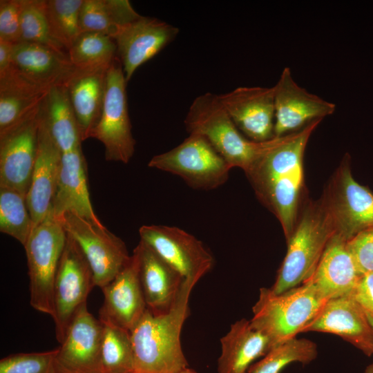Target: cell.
Returning <instances> with one entry per match:
<instances>
[{
	"label": "cell",
	"instance_id": "cell-27",
	"mask_svg": "<svg viewBox=\"0 0 373 373\" xmlns=\"http://www.w3.org/2000/svg\"><path fill=\"white\" fill-rule=\"evenodd\" d=\"M49 89L29 81L11 66L1 73L0 133L41 105Z\"/></svg>",
	"mask_w": 373,
	"mask_h": 373
},
{
	"label": "cell",
	"instance_id": "cell-26",
	"mask_svg": "<svg viewBox=\"0 0 373 373\" xmlns=\"http://www.w3.org/2000/svg\"><path fill=\"white\" fill-rule=\"evenodd\" d=\"M220 343L218 373H248L255 361L273 348L269 338L245 318L231 324Z\"/></svg>",
	"mask_w": 373,
	"mask_h": 373
},
{
	"label": "cell",
	"instance_id": "cell-33",
	"mask_svg": "<svg viewBox=\"0 0 373 373\" xmlns=\"http://www.w3.org/2000/svg\"><path fill=\"white\" fill-rule=\"evenodd\" d=\"M83 0H44L50 34L67 52L82 32L79 12Z\"/></svg>",
	"mask_w": 373,
	"mask_h": 373
},
{
	"label": "cell",
	"instance_id": "cell-22",
	"mask_svg": "<svg viewBox=\"0 0 373 373\" xmlns=\"http://www.w3.org/2000/svg\"><path fill=\"white\" fill-rule=\"evenodd\" d=\"M51 209L57 218L70 212L95 224L104 226L95 213L90 199L86 162L82 148L62 153Z\"/></svg>",
	"mask_w": 373,
	"mask_h": 373
},
{
	"label": "cell",
	"instance_id": "cell-16",
	"mask_svg": "<svg viewBox=\"0 0 373 373\" xmlns=\"http://www.w3.org/2000/svg\"><path fill=\"white\" fill-rule=\"evenodd\" d=\"M103 324L89 312L86 303L76 313L57 348L55 373H101Z\"/></svg>",
	"mask_w": 373,
	"mask_h": 373
},
{
	"label": "cell",
	"instance_id": "cell-12",
	"mask_svg": "<svg viewBox=\"0 0 373 373\" xmlns=\"http://www.w3.org/2000/svg\"><path fill=\"white\" fill-rule=\"evenodd\" d=\"M323 201L335 233L344 239L373 227V193L354 180L348 158L338 169Z\"/></svg>",
	"mask_w": 373,
	"mask_h": 373
},
{
	"label": "cell",
	"instance_id": "cell-28",
	"mask_svg": "<svg viewBox=\"0 0 373 373\" xmlns=\"http://www.w3.org/2000/svg\"><path fill=\"white\" fill-rule=\"evenodd\" d=\"M41 111L51 137L62 153L81 148L79 130L65 85L50 88Z\"/></svg>",
	"mask_w": 373,
	"mask_h": 373
},
{
	"label": "cell",
	"instance_id": "cell-25",
	"mask_svg": "<svg viewBox=\"0 0 373 373\" xmlns=\"http://www.w3.org/2000/svg\"><path fill=\"white\" fill-rule=\"evenodd\" d=\"M10 66L29 81L48 88L64 85L75 69L68 55L28 42L14 45Z\"/></svg>",
	"mask_w": 373,
	"mask_h": 373
},
{
	"label": "cell",
	"instance_id": "cell-13",
	"mask_svg": "<svg viewBox=\"0 0 373 373\" xmlns=\"http://www.w3.org/2000/svg\"><path fill=\"white\" fill-rule=\"evenodd\" d=\"M140 240L176 270L184 278L196 283L212 268L214 259L203 243L176 227L143 225Z\"/></svg>",
	"mask_w": 373,
	"mask_h": 373
},
{
	"label": "cell",
	"instance_id": "cell-19",
	"mask_svg": "<svg viewBox=\"0 0 373 373\" xmlns=\"http://www.w3.org/2000/svg\"><path fill=\"white\" fill-rule=\"evenodd\" d=\"M305 332L335 334L367 356L373 354V328L366 312L350 295L328 299Z\"/></svg>",
	"mask_w": 373,
	"mask_h": 373
},
{
	"label": "cell",
	"instance_id": "cell-34",
	"mask_svg": "<svg viewBox=\"0 0 373 373\" xmlns=\"http://www.w3.org/2000/svg\"><path fill=\"white\" fill-rule=\"evenodd\" d=\"M34 227L26 195L0 187V231L25 245Z\"/></svg>",
	"mask_w": 373,
	"mask_h": 373
},
{
	"label": "cell",
	"instance_id": "cell-8",
	"mask_svg": "<svg viewBox=\"0 0 373 373\" xmlns=\"http://www.w3.org/2000/svg\"><path fill=\"white\" fill-rule=\"evenodd\" d=\"M126 84L117 56L108 69L101 116L90 135L104 144L107 161L124 164L133 157L136 143L128 111Z\"/></svg>",
	"mask_w": 373,
	"mask_h": 373
},
{
	"label": "cell",
	"instance_id": "cell-15",
	"mask_svg": "<svg viewBox=\"0 0 373 373\" xmlns=\"http://www.w3.org/2000/svg\"><path fill=\"white\" fill-rule=\"evenodd\" d=\"M179 29L156 18L140 15L121 26L113 39L128 82L135 70L172 41Z\"/></svg>",
	"mask_w": 373,
	"mask_h": 373
},
{
	"label": "cell",
	"instance_id": "cell-38",
	"mask_svg": "<svg viewBox=\"0 0 373 373\" xmlns=\"http://www.w3.org/2000/svg\"><path fill=\"white\" fill-rule=\"evenodd\" d=\"M21 0L0 1V41L21 42Z\"/></svg>",
	"mask_w": 373,
	"mask_h": 373
},
{
	"label": "cell",
	"instance_id": "cell-2",
	"mask_svg": "<svg viewBox=\"0 0 373 373\" xmlns=\"http://www.w3.org/2000/svg\"><path fill=\"white\" fill-rule=\"evenodd\" d=\"M196 283L185 280L171 310L154 314L146 308L130 331L136 373H178L188 367L180 335Z\"/></svg>",
	"mask_w": 373,
	"mask_h": 373
},
{
	"label": "cell",
	"instance_id": "cell-40",
	"mask_svg": "<svg viewBox=\"0 0 373 373\" xmlns=\"http://www.w3.org/2000/svg\"><path fill=\"white\" fill-rule=\"evenodd\" d=\"M14 45L0 41V74L6 71L11 66Z\"/></svg>",
	"mask_w": 373,
	"mask_h": 373
},
{
	"label": "cell",
	"instance_id": "cell-21",
	"mask_svg": "<svg viewBox=\"0 0 373 373\" xmlns=\"http://www.w3.org/2000/svg\"><path fill=\"white\" fill-rule=\"evenodd\" d=\"M134 250L139 258L140 280L147 308L154 314L169 312L178 297L184 278L142 240Z\"/></svg>",
	"mask_w": 373,
	"mask_h": 373
},
{
	"label": "cell",
	"instance_id": "cell-18",
	"mask_svg": "<svg viewBox=\"0 0 373 373\" xmlns=\"http://www.w3.org/2000/svg\"><path fill=\"white\" fill-rule=\"evenodd\" d=\"M102 290L104 300L99 321L131 331L147 307L139 274V258L135 250L128 263Z\"/></svg>",
	"mask_w": 373,
	"mask_h": 373
},
{
	"label": "cell",
	"instance_id": "cell-36",
	"mask_svg": "<svg viewBox=\"0 0 373 373\" xmlns=\"http://www.w3.org/2000/svg\"><path fill=\"white\" fill-rule=\"evenodd\" d=\"M57 348L44 352L19 353L0 361V373H55Z\"/></svg>",
	"mask_w": 373,
	"mask_h": 373
},
{
	"label": "cell",
	"instance_id": "cell-1",
	"mask_svg": "<svg viewBox=\"0 0 373 373\" xmlns=\"http://www.w3.org/2000/svg\"><path fill=\"white\" fill-rule=\"evenodd\" d=\"M321 121L275 137L273 145L245 172L258 198L280 221L287 240L297 223L304 182L305 150Z\"/></svg>",
	"mask_w": 373,
	"mask_h": 373
},
{
	"label": "cell",
	"instance_id": "cell-41",
	"mask_svg": "<svg viewBox=\"0 0 373 373\" xmlns=\"http://www.w3.org/2000/svg\"><path fill=\"white\" fill-rule=\"evenodd\" d=\"M178 373H197L194 370L189 368L188 367L181 370Z\"/></svg>",
	"mask_w": 373,
	"mask_h": 373
},
{
	"label": "cell",
	"instance_id": "cell-7",
	"mask_svg": "<svg viewBox=\"0 0 373 373\" xmlns=\"http://www.w3.org/2000/svg\"><path fill=\"white\" fill-rule=\"evenodd\" d=\"M148 166L176 175L192 188L204 190L224 184L232 169L206 138L194 133L171 150L153 156Z\"/></svg>",
	"mask_w": 373,
	"mask_h": 373
},
{
	"label": "cell",
	"instance_id": "cell-39",
	"mask_svg": "<svg viewBox=\"0 0 373 373\" xmlns=\"http://www.w3.org/2000/svg\"><path fill=\"white\" fill-rule=\"evenodd\" d=\"M351 296L366 313L373 314V271L361 275Z\"/></svg>",
	"mask_w": 373,
	"mask_h": 373
},
{
	"label": "cell",
	"instance_id": "cell-37",
	"mask_svg": "<svg viewBox=\"0 0 373 373\" xmlns=\"http://www.w3.org/2000/svg\"><path fill=\"white\" fill-rule=\"evenodd\" d=\"M347 246L361 275L373 271V227L351 238Z\"/></svg>",
	"mask_w": 373,
	"mask_h": 373
},
{
	"label": "cell",
	"instance_id": "cell-3",
	"mask_svg": "<svg viewBox=\"0 0 373 373\" xmlns=\"http://www.w3.org/2000/svg\"><path fill=\"white\" fill-rule=\"evenodd\" d=\"M327 300L310 280L278 294L262 287L250 323L274 347L303 332Z\"/></svg>",
	"mask_w": 373,
	"mask_h": 373
},
{
	"label": "cell",
	"instance_id": "cell-30",
	"mask_svg": "<svg viewBox=\"0 0 373 373\" xmlns=\"http://www.w3.org/2000/svg\"><path fill=\"white\" fill-rule=\"evenodd\" d=\"M102 324L100 372L135 373L130 332L114 325Z\"/></svg>",
	"mask_w": 373,
	"mask_h": 373
},
{
	"label": "cell",
	"instance_id": "cell-4",
	"mask_svg": "<svg viewBox=\"0 0 373 373\" xmlns=\"http://www.w3.org/2000/svg\"><path fill=\"white\" fill-rule=\"evenodd\" d=\"M189 134L206 138L231 168L246 172L273 145L275 137L254 142L245 137L221 104L218 95L206 93L192 102L184 119Z\"/></svg>",
	"mask_w": 373,
	"mask_h": 373
},
{
	"label": "cell",
	"instance_id": "cell-20",
	"mask_svg": "<svg viewBox=\"0 0 373 373\" xmlns=\"http://www.w3.org/2000/svg\"><path fill=\"white\" fill-rule=\"evenodd\" d=\"M61 155L62 153L52 138L40 110L37 157L26 195L34 226L43 220L51 209Z\"/></svg>",
	"mask_w": 373,
	"mask_h": 373
},
{
	"label": "cell",
	"instance_id": "cell-24",
	"mask_svg": "<svg viewBox=\"0 0 373 373\" xmlns=\"http://www.w3.org/2000/svg\"><path fill=\"white\" fill-rule=\"evenodd\" d=\"M347 241L334 233L309 279L327 300L351 296L361 276L347 248Z\"/></svg>",
	"mask_w": 373,
	"mask_h": 373
},
{
	"label": "cell",
	"instance_id": "cell-29",
	"mask_svg": "<svg viewBox=\"0 0 373 373\" xmlns=\"http://www.w3.org/2000/svg\"><path fill=\"white\" fill-rule=\"evenodd\" d=\"M140 16L127 0H83L79 12L81 32L113 38L118 28Z\"/></svg>",
	"mask_w": 373,
	"mask_h": 373
},
{
	"label": "cell",
	"instance_id": "cell-32",
	"mask_svg": "<svg viewBox=\"0 0 373 373\" xmlns=\"http://www.w3.org/2000/svg\"><path fill=\"white\" fill-rule=\"evenodd\" d=\"M318 355L316 344L306 338H294L271 349L254 363L248 373H281L289 364L303 365L313 361Z\"/></svg>",
	"mask_w": 373,
	"mask_h": 373
},
{
	"label": "cell",
	"instance_id": "cell-17",
	"mask_svg": "<svg viewBox=\"0 0 373 373\" xmlns=\"http://www.w3.org/2000/svg\"><path fill=\"white\" fill-rule=\"evenodd\" d=\"M219 100L240 132L254 142L274 136V88L241 86L218 95Z\"/></svg>",
	"mask_w": 373,
	"mask_h": 373
},
{
	"label": "cell",
	"instance_id": "cell-42",
	"mask_svg": "<svg viewBox=\"0 0 373 373\" xmlns=\"http://www.w3.org/2000/svg\"><path fill=\"white\" fill-rule=\"evenodd\" d=\"M364 373H373V362L366 367Z\"/></svg>",
	"mask_w": 373,
	"mask_h": 373
},
{
	"label": "cell",
	"instance_id": "cell-6",
	"mask_svg": "<svg viewBox=\"0 0 373 373\" xmlns=\"http://www.w3.org/2000/svg\"><path fill=\"white\" fill-rule=\"evenodd\" d=\"M67 233L52 209L35 225L25 244L30 279V303L36 310L54 316L55 279L65 247Z\"/></svg>",
	"mask_w": 373,
	"mask_h": 373
},
{
	"label": "cell",
	"instance_id": "cell-35",
	"mask_svg": "<svg viewBox=\"0 0 373 373\" xmlns=\"http://www.w3.org/2000/svg\"><path fill=\"white\" fill-rule=\"evenodd\" d=\"M21 42L39 44L61 54L68 52L52 37L44 9V0H21Z\"/></svg>",
	"mask_w": 373,
	"mask_h": 373
},
{
	"label": "cell",
	"instance_id": "cell-10",
	"mask_svg": "<svg viewBox=\"0 0 373 373\" xmlns=\"http://www.w3.org/2000/svg\"><path fill=\"white\" fill-rule=\"evenodd\" d=\"M95 287L90 265L76 242L67 234L53 289L55 334L61 344L70 323Z\"/></svg>",
	"mask_w": 373,
	"mask_h": 373
},
{
	"label": "cell",
	"instance_id": "cell-11",
	"mask_svg": "<svg viewBox=\"0 0 373 373\" xmlns=\"http://www.w3.org/2000/svg\"><path fill=\"white\" fill-rule=\"evenodd\" d=\"M41 104L0 133V187L25 195L28 192L37 157Z\"/></svg>",
	"mask_w": 373,
	"mask_h": 373
},
{
	"label": "cell",
	"instance_id": "cell-44",
	"mask_svg": "<svg viewBox=\"0 0 373 373\" xmlns=\"http://www.w3.org/2000/svg\"><path fill=\"white\" fill-rule=\"evenodd\" d=\"M136 373V372H135Z\"/></svg>",
	"mask_w": 373,
	"mask_h": 373
},
{
	"label": "cell",
	"instance_id": "cell-31",
	"mask_svg": "<svg viewBox=\"0 0 373 373\" xmlns=\"http://www.w3.org/2000/svg\"><path fill=\"white\" fill-rule=\"evenodd\" d=\"M75 68L109 66L117 57V46L111 37L94 32H82L68 52Z\"/></svg>",
	"mask_w": 373,
	"mask_h": 373
},
{
	"label": "cell",
	"instance_id": "cell-23",
	"mask_svg": "<svg viewBox=\"0 0 373 373\" xmlns=\"http://www.w3.org/2000/svg\"><path fill=\"white\" fill-rule=\"evenodd\" d=\"M109 66L75 68L64 84L82 142L90 138L101 116Z\"/></svg>",
	"mask_w": 373,
	"mask_h": 373
},
{
	"label": "cell",
	"instance_id": "cell-5",
	"mask_svg": "<svg viewBox=\"0 0 373 373\" xmlns=\"http://www.w3.org/2000/svg\"><path fill=\"white\" fill-rule=\"evenodd\" d=\"M334 233L323 200L306 207L287 240V253L271 290L281 294L309 280Z\"/></svg>",
	"mask_w": 373,
	"mask_h": 373
},
{
	"label": "cell",
	"instance_id": "cell-9",
	"mask_svg": "<svg viewBox=\"0 0 373 373\" xmlns=\"http://www.w3.org/2000/svg\"><path fill=\"white\" fill-rule=\"evenodd\" d=\"M78 245L91 269L95 286L109 283L131 258L124 242L108 231L70 212L58 218Z\"/></svg>",
	"mask_w": 373,
	"mask_h": 373
},
{
	"label": "cell",
	"instance_id": "cell-14",
	"mask_svg": "<svg viewBox=\"0 0 373 373\" xmlns=\"http://www.w3.org/2000/svg\"><path fill=\"white\" fill-rule=\"evenodd\" d=\"M274 136L281 137L298 131L311 122L333 114L336 105L300 87L285 67L274 86Z\"/></svg>",
	"mask_w": 373,
	"mask_h": 373
},
{
	"label": "cell",
	"instance_id": "cell-43",
	"mask_svg": "<svg viewBox=\"0 0 373 373\" xmlns=\"http://www.w3.org/2000/svg\"><path fill=\"white\" fill-rule=\"evenodd\" d=\"M366 314H367L368 320H369V321H370V324H371V325H372V327L373 328V314H367V313H366Z\"/></svg>",
	"mask_w": 373,
	"mask_h": 373
}]
</instances>
